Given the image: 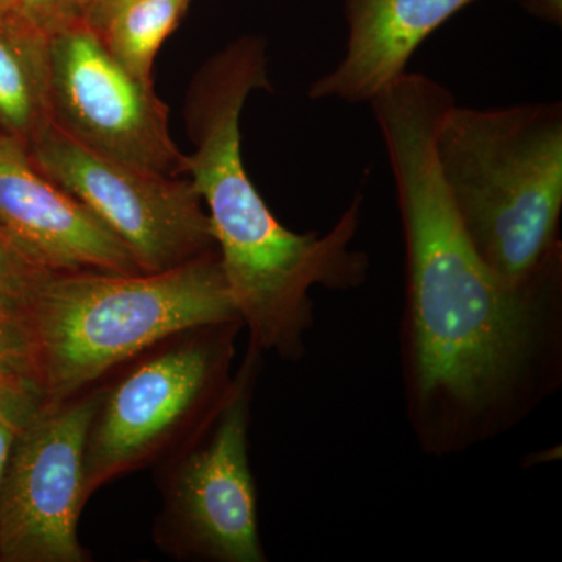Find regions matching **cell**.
<instances>
[{
	"label": "cell",
	"instance_id": "cell-13",
	"mask_svg": "<svg viewBox=\"0 0 562 562\" xmlns=\"http://www.w3.org/2000/svg\"><path fill=\"white\" fill-rule=\"evenodd\" d=\"M190 0H131L99 32L110 54L147 83L161 44L171 35Z\"/></svg>",
	"mask_w": 562,
	"mask_h": 562
},
{
	"label": "cell",
	"instance_id": "cell-5",
	"mask_svg": "<svg viewBox=\"0 0 562 562\" xmlns=\"http://www.w3.org/2000/svg\"><path fill=\"white\" fill-rule=\"evenodd\" d=\"M241 322L176 333L110 373L85 443V497L154 468L221 408Z\"/></svg>",
	"mask_w": 562,
	"mask_h": 562
},
{
	"label": "cell",
	"instance_id": "cell-4",
	"mask_svg": "<svg viewBox=\"0 0 562 562\" xmlns=\"http://www.w3.org/2000/svg\"><path fill=\"white\" fill-rule=\"evenodd\" d=\"M447 194L480 257L509 281L562 258V105L447 111L436 136Z\"/></svg>",
	"mask_w": 562,
	"mask_h": 562
},
{
	"label": "cell",
	"instance_id": "cell-7",
	"mask_svg": "<svg viewBox=\"0 0 562 562\" xmlns=\"http://www.w3.org/2000/svg\"><path fill=\"white\" fill-rule=\"evenodd\" d=\"M27 154L127 247L140 271H168L217 250L209 213L191 180L110 160L54 122L33 139Z\"/></svg>",
	"mask_w": 562,
	"mask_h": 562
},
{
	"label": "cell",
	"instance_id": "cell-20",
	"mask_svg": "<svg viewBox=\"0 0 562 562\" xmlns=\"http://www.w3.org/2000/svg\"><path fill=\"white\" fill-rule=\"evenodd\" d=\"M13 10H20V5H18V0H0V13H3V11Z\"/></svg>",
	"mask_w": 562,
	"mask_h": 562
},
{
	"label": "cell",
	"instance_id": "cell-19",
	"mask_svg": "<svg viewBox=\"0 0 562 562\" xmlns=\"http://www.w3.org/2000/svg\"><path fill=\"white\" fill-rule=\"evenodd\" d=\"M29 387L36 390L35 384L21 379V376L14 375V373L7 371V369L0 366V402L5 401V398L14 394V392L29 390Z\"/></svg>",
	"mask_w": 562,
	"mask_h": 562
},
{
	"label": "cell",
	"instance_id": "cell-10",
	"mask_svg": "<svg viewBox=\"0 0 562 562\" xmlns=\"http://www.w3.org/2000/svg\"><path fill=\"white\" fill-rule=\"evenodd\" d=\"M0 231L49 272H143L127 247L5 135H0Z\"/></svg>",
	"mask_w": 562,
	"mask_h": 562
},
{
	"label": "cell",
	"instance_id": "cell-8",
	"mask_svg": "<svg viewBox=\"0 0 562 562\" xmlns=\"http://www.w3.org/2000/svg\"><path fill=\"white\" fill-rule=\"evenodd\" d=\"M102 384L22 420L0 480V561L90 562L79 539L85 443Z\"/></svg>",
	"mask_w": 562,
	"mask_h": 562
},
{
	"label": "cell",
	"instance_id": "cell-18",
	"mask_svg": "<svg viewBox=\"0 0 562 562\" xmlns=\"http://www.w3.org/2000/svg\"><path fill=\"white\" fill-rule=\"evenodd\" d=\"M131 0H80L79 18L94 31L101 32L117 10Z\"/></svg>",
	"mask_w": 562,
	"mask_h": 562
},
{
	"label": "cell",
	"instance_id": "cell-2",
	"mask_svg": "<svg viewBox=\"0 0 562 562\" xmlns=\"http://www.w3.org/2000/svg\"><path fill=\"white\" fill-rule=\"evenodd\" d=\"M271 90L265 46L241 40L213 55L188 92L187 176L206 206L222 272L239 317L255 328L301 319L316 286L341 276V233L291 232L269 210L243 161L241 113L250 92Z\"/></svg>",
	"mask_w": 562,
	"mask_h": 562
},
{
	"label": "cell",
	"instance_id": "cell-3",
	"mask_svg": "<svg viewBox=\"0 0 562 562\" xmlns=\"http://www.w3.org/2000/svg\"><path fill=\"white\" fill-rule=\"evenodd\" d=\"M225 322L241 321L217 250L161 272H50L27 319L41 402L90 390L168 336Z\"/></svg>",
	"mask_w": 562,
	"mask_h": 562
},
{
	"label": "cell",
	"instance_id": "cell-21",
	"mask_svg": "<svg viewBox=\"0 0 562 562\" xmlns=\"http://www.w3.org/2000/svg\"><path fill=\"white\" fill-rule=\"evenodd\" d=\"M0 135H2V133H0Z\"/></svg>",
	"mask_w": 562,
	"mask_h": 562
},
{
	"label": "cell",
	"instance_id": "cell-9",
	"mask_svg": "<svg viewBox=\"0 0 562 562\" xmlns=\"http://www.w3.org/2000/svg\"><path fill=\"white\" fill-rule=\"evenodd\" d=\"M52 122L81 146L162 176H187L154 83L133 77L77 18L49 36Z\"/></svg>",
	"mask_w": 562,
	"mask_h": 562
},
{
	"label": "cell",
	"instance_id": "cell-14",
	"mask_svg": "<svg viewBox=\"0 0 562 562\" xmlns=\"http://www.w3.org/2000/svg\"><path fill=\"white\" fill-rule=\"evenodd\" d=\"M49 273L0 231V316L27 327L36 294Z\"/></svg>",
	"mask_w": 562,
	"mask_h": 562
},
{
	"label": "cell",
	"instance_id": "cell-17",
	"mask_svg": "<svg viewBox=\"0 0 562 562\" xmlns=\"http://www.w3.org/2000/svg\"><path fill=\"white\" fill-rule=\"evenodd\" d=\"M79 3L80 0H18L22 14L47 36L79 18Z\"/></svg>",
	"mask_w": 562,
	"mask_h": 562
},
{
	"label": "cell",
	"instance_id": "cell-15",
	"mask_svg": "<svg viewBox=\"0 0 562 562\" xmlns=\"http://www.w3.org/2000/svg\"><path fill=\"white\" fill-rule=\"evenodd\" d=\"M0 366L36 386L31 333L21 322L3 316H0Z\"/></svg>",
	"mask_w": 562,
	"mask_h": 562
},
{
	"label": "cell",
	"instance_id": "cell-6",
	"mask_svg": "<svg viewBox=\"0 0 562 562\" xmlns=\"http://www.w3.org/2000/svg\"><path fill=\"white\" fill-rule=\"evenodd\" d=\"M261 355L247 350L205 425L154 465L161 509L151 538L177 561L265 562L249 460L251 398Z\"/></svg>",
	"mask_w": 562,
	"mask_h": 562
},
{
	"label": "cell",
	"instance_id": "cell-1",
	"mask_svg": "<svg viewBox=\"0 0 562 562\" xmlns=\"http://www.w3.org/2000/svg\"><path fill=\"white\" fill-rule=\"evenodd\" d=\"M371 103L405 235L409 420L422 447L454 452L508 428L557 382L562 258L509 281L472 246L436 160L454 105L446 87L406 72Z\"/></svg>",
	"mask_w": 562,
	"mask_h": 562
},
{
	"label": "cell",
	"instance_id": "cell-12",
	"mask_svg": "<svg viewBox=\"0 0 562 562\" xmlns=\"http://www.w3.org/2000/svg\"><path fill=\"white\" fill-rule=\"evenodd\" d=\"M52 122L49 36L21 10L0 13V133L25 150Z\"/></svg>",
	"mask_w": 562,
	"mask_h": 562
},
{
	"label": "cell",
	"instance_id": "cell-11",
	"mask_svg": "<svg viewBox=\"0 0 562 562\" xmlns=\"http://www.w3.org/2000/svg\"><path fill=\"white\" fill-rule=\"evenodd\" d=\"M475 0H346L349 41L342 61L312 85L316 99L371 103L406 74L422 43Z\"/></svg>",
	"mask_w": 562,
	"mask_h": 562
},
{
	"label": "cell",
	"instance_id": "cell-16",
	"mask_svg": "<svg viewBox=\"0 0 562 562\" xmlns=\"http://www.w3.org/2000/svg\"><path fill=\"white\" fill-rule=\"evenodd\" d=\"M40 402V392L33 387L14 392L0 402V480L18 428Z\"/></svg>",
	"mask_w": 562,
	"mask_h": 562
}]
</instances>
